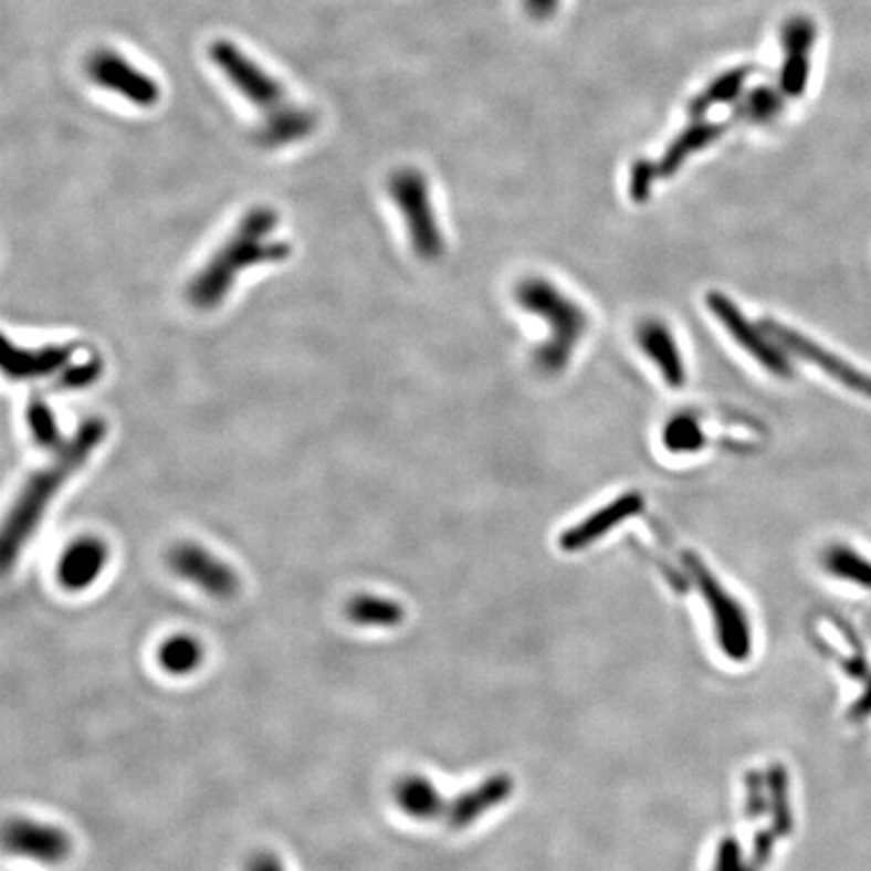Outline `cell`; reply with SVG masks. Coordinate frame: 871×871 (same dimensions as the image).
Instances as JSON below:
<instances>
[{"mask_svg":"<svg viewBox=\"0 0 871 871\" xmlns=\"http://www.w3.org/2000/svg\"><path fill=\"white\" fill-rule=\"evenodd\" d=\"M105 432L107 428L99 418L83 422L70 442L57 448L51 462L24 482L23 491L17 496L11 515L2 528L0 565L4 574H9L14 563L19 562L24 547L41 525L46 508L65 486V482L81 471V466L92 459L93 450L104 442Z\"/></svg>","mask_w":871,"mask_h":871,"instance_id":"6da1fadb","label":"cell"},{"mask_svg":"<svg viewBox=\"0 0 871 871\" xmlns=\"http://www.w3.org/2000/svg\"><path fill=\"white\" fill-rule=\"evenodd\" d=\"M279 229V214L273 208L254 207L244 214L212 259L188 285V301L196 309H217L227 298L242 271L259 264L283 263L291 254V244L273 239Z\"/></svg>","mask_w":871,"mask_h":871,"instance_id":"7a4b0ae2","label":"cell"},{"mask_svg":"<svg viewBox=\"0 0 871 871\" xmlns=\"http://www.w3.org/2000/svg\"><path fill=\"white\" fill-rule=\"evenodd\" d=\"M515 298L521 309L537 315L550 329L549 339L535 351V366L545 376L562 374L589 327L584 307L543 276L523 279Z\"/></svg>","mask_w":871,"mask_h":871,"instance_id":"3957f363","label":"cell"},{"mask_svg":"<svg viewBox=\"0 0 871 871\" xmlns=\"http://www.w3.org/2000/svg\"><path fill=\"white\" fill-rule=\"evenodd\" d=\"M682 563L709 608L712 630L721 652L733 662H746L753 653V626L745 606L724 587L723 581L712 574V569L696 553L686 550L682 555Z\"/></svg>","mask_w":871,"mask_h":871,"instance_id":"277c9868","label":"cell"},{"mask_svg":"<svg viewBox=\"0 0 871 871\" xmlns=\"http://www.w3.org/2000/svg\"><path fill=\"white\" fill-rule=\"evenodd\" d=\"M208 55L220 75L229 81L237 93L263 112V119L285 114L297 105L288 99L281 81L229 39H217L208 46Z\"/></svg>","mask_w":871,"mask_h":871,"instance_id":"5b68a950","label":"cell"},{"mask_svg":"<svg viewBox=\"0 0 871 871\" xmlns=\"http://www.w3.org/2000/svg\"><path fill=\"white\" fill-rule=\"evenodd\" d=\"M388 188L391 200L406 220L413 253L428 263L438 261L444 253V237L434 214L424 174L413 168H401L391 174Z\"/></svg>","mask_w":871,"mask_h":871,"instance_id":"8992f818","label":"cell"},{"mask_svg":"<svg viewBox=\"0 0 871 871\" xmlns=\"http://www.w3.org/2000/svg\"><path fill=\"white\" fill-rule=\"evenodd\" d=\"M85 73L93 85L104 92L114 93L134 107L149 109L160 104L161 90L158 81L146 71L139 70L136 63H132L115 49L99 46L92 51L85 61Z\"/></svg>","mask_w":871,"mask_h":871,"instance_id":"52a82bcc","label":"cell"},{"mask_svg":"<svg viewBox=\"0 0 871 871\" xmlns=\"http://www.w3.org/2000/svg\"><path fill=\"white\" fill-rule=\"evenodd\" d=\"M706 307L721 322L724 329L733 335L734 342L741 345L748 356L757 359L760 366L777 378L789 379L795 376V367L787 351L777 342L768 337L760 325H755L743 311L736 307L733 298L718 291L706 295Z\"/></svg>","mask_w":871,"mask_h":871,"instance_id":"ba28073f","label":"cell"},{"mask_svg":"<svg viewBox=\"0 0 871 871\" xmlns=\"http://www.w3.org/2000/svg\"><path fill=\"white\" fill-rule=\"evenodd\" d=\"M168 567L186 584L195 585L214 599H230L241 589L239 574L212 550L195 541H182L168 553Z\"/></svg>","mask_w":871,"mask_h":871,"instance_id":"9c48e42d","label":"cell"},{"mask_svg":"<svg viewBox=\"0 0 871 871\" xmlns=\"http://www.w3.org/2000/svg\"><path fill=\"white\" fill-rule=\"evenodd\" d=\"M760 327L787 354H793L799 359L809 361L811 366L819 367L823 374L839 381L841 386H846L848 390L856 391V393H860L863 398H870L871 400V376L863 374L860 367L851 366L846 359L836 356L833 351L815 344L811 337H807V335H802V333L791 329V327H787L780 322L763 319Z\"/></svg>","mask_w":871,"mask_h":871,"instance_id":"30bf717a","label":"cell"},{"mask_svg":"<svg viewBox=\"0 0 871 871\" xmlns=\"http://www.w3.org/2000/svg\"><path fill=\"white\" fill-rule=\"evenodd\" d=\"M4 848L12 856L45 865H57L67 860L73 841L65 829L27 817L11 819L4 827Z\"/></svg>","mask_w":871,"mask_h":871,"instance_id":"8fae6325","label":"cell"},{"mask_svg":"<svg viewBox=\"0 0 871 871\" xmlns=\"http://www.w3.org/2000/svg\"><path fill=\"white\" fill-rule=\"evenodd\" d=\"M817 27L809 17L797 14L789 19L780 31L783 45V67H780L779 90L785 97H801L811 71V53H814Z\"/></svg>","mask_w":871,"mask_h":871,"instance_id":"7c38bea8","label":"cell"},{"mask_svg":"<svg viewBox=\"0 0 871 871\" xmlns=\"http://www.w3.org/2000/svg\"><path fill=\"white\" fill-rule=\"evenodd\" d=\"M515 793V780L506 773H494L493 777L481 780L471 789L460 793L448 802L447 826L452 831H462L472 827L484 815L491 814L496 807L508 801Z\"/></svg>","mask_w":871,"mask_h":871,"instance_id":"4fadbf2b","label":"cell"},{"mask_svg":"<svg viewBox=\"0 0 871 871\" xmlns=\"http://www.w3.org/2000/svg\"><path fill=\"white\" fill-rule=\"evenodd\" d=\"M643 496L636 491L619 494L616 501H611L606 506H601L596 513L579 521L567 531H563L559 537V547L565 553H577L594 545L596 541L604 539L611 528H618L621 523H626L631 516L640 515L643 511Z\"/></svg>","mask_w":871,"mask_h":871,"instance_id":"5bb4252c","label":"cell"},{"mask_svg":"<svg viewBox=\"0 0 871 871\" xmlns=\"http://www.w3.org/2000/svg\"><path fill=\"white\" fill-rule=\"evenodd\" d=\"M109 562V549L97 537H81L61 553L57 579L67 591H85L104 575Z\"/></svg>","mask_w":871,"mask_h":871,"instance_id":"9a60e30c","label":"cell"},{"mask_svg":"<svg viewBox=\"0 0 871 871\" xmlns=\"http://www.w3.org/2000/svg\"><path fill=\"white\" fill-rule=\"evenodd\" d=\"M75 354L73 345H46L36 349H27L12 345L4 339L2 369L12 379H41L53 374H63L70 367Z\"/></svg>","mask_w":871,"mask_h":871,"instance_id":"2e32d148","label":"cell"},{"mask_svg":"<svg viewBox=\"0 0 871 871\" xmlns=\"http://www.w3.org/2000/svg\"><path fill=\"white\" fill-rule=\"evenodd\" d=\"M638 345L646 357L658 367L665 384L680 390L686 381V366L680 354L674 333L660 319H646L638 327Z\"/></svg>","mask_w":871,"mask_h":871,"instance_id":"e0dca14e","label":"cell"},{"mask_svg":"<svg viewBox=\"0 0 871 871\" xmlns=\"http://www.w3.org/2000/svg\"><path fill=\"white\" fill-rule=\"evenodd\" d=\"M726 127L723 124H711L700 119H692L689 127H684L676 138L672 139V144L665 148L664 156L655 161V170H658V178H670L684 166V161L689 160L692 154H699L700 149L711 146L712 141L721 138Z\"/></svg>","mask_w":871,"mask_h":871,"instance_id":"ac0fdd59","label":"cell"},{"mask_svg":"<svg viewBox=\"0 0 871 871\" xmlns=\"http://www.w3.org/2000/svg\"><path fill=\"white\" fill-rule=\"evenodd\" d=\"M396 802L403 814L416 821H432L444 817L448 802L434 783L422 775H408L396 785Z\"/></svg>","mask_w":871,"mask_h":871,"instance_id":"d6986e66","label":"cell"},{"mask_svg":"<svg viewBox=\"0 0 871 871\" xmlns=\"http://www.w3.org/2000/svg\"><path fill=\"white\" fill-rule=\"evenodd\" d=\"M315 115L309 109L295 105L285 114L276 115L271 119H263L259 127V141L264 148H283L309 138L315 129Z\"/></svg>","mask_w":871,"mask_h":871,"instance_id":"ffe728a7","label":"cell"},{"mask_svg":"<svg viewBox=\"0 0 871 871\" xmlns=\"http://www.w3.org/2000/svg\"><path fill=\"white\" fill-rule=\"evenodd\" d=\"M345 616L359 628L390 630L400 626L406 618V611L396 599L390 597L359 594L345 606Z\"/></svg>","mask_w":871,"mask_h":871,"instance_id":"44dd1931","label":"cell"},{"mask_svg":"<svg viewBox=\"0 0 871 871\" xmlns=\"http://www.w3.org/2000/svg\"><path fill=\"white\" fill-rule=\"evenodd\" d=\"M827 574L871 591V559L846 543H831L821 555Z\"/></svg>","mask_w":871,"mask_h":871,"instance_id":"7402d4cb","label":"cell"},{"mask_svg":"<svg viewBox=\"0 0 871 871\" xmlns=\"http://www.w3.org/2000/svg\"><path fill=\"white\" fill-rule=\"evenodd\" d=\"M765 777H767L768 814L773 819L770 827L780 839L789 837L795 829L789 773L780 763H775L765 770Z\"/></svg>","mask_w":871,"mask_h":871,"instance_id":"603a6c76","label":"cell"},{"mask_svg":"<svg viewBox=\"0 0 871 871\" xmlns=\"http://www.w3.org/2000/svg\"><path fill=\"white\" fill-rule=\"evenodd\" d=\"M751 73H753L751 67H734L712 81L704 92L699 93L692 99V104H690L692 119L704 117V114L716 105L731 104L734 99H738L743 95L746 80L751 77Z\"/></svg>","mask_w":871,"mask_h":871,"instance_id":"cb8c5ba5","label":"cell"},{"mask_svg":"<svg viewBox=\"0 0 871 871\" xmlns=\"http://www.w3.org/2000/svg\"><path fill=\"white\" fill-rule=\"evenodd\" d=\"M204 662V648L192 636H172L158 650V664L172 676H188Z\"/></svg>","mask_w":871,"mask_h":871,"instance_id":"d4e9b609","label":"cell"},{"mask_svg":"<svg viewBox=\"0 0 871 871\" xmlns=\"http://www.w3.org/2000/svg\"><path fill=\"white\" fill-rule=\"evenodd\" d=\"M662 442L672 454H696L706 447V432L696 413L678 412L665 422Z\"/></svg>","mask_w":871,"mask_h":871,"instance_id":"484cf974","label":"cell"},{"mask_svg":"<svg viewBox=\"0 0 871 871\" xmlns=\"http://www.w3.org/2000/svg\"><path fill=\"white\" fill-rule=\"evenodd\" d=\"M783 97L785 93L780 90H775L770 85H758L741 97V104L734 109V114L751 124H768L777 119L783 112L785 107Z\"/></svg>","mask_w":871,"mask_h":871,"instance_id":"4316f807","label":"cell"},{"mask_svg":"<svg viewBox=\"0 0 871 871\" xmlns=\"http://www.w3.org/2000/svg\"><path fill=\"white\" fill-rule=\"evenodd\" d=\"M27 424L31 430V436L39 447L61 448V434L55 422V416L51 412L49 403L39 396H33L27 406Z\"/></svg>","mask_w":871,"mask_h":871,"instance_id":"83f0119b","label":"cell"},{"mask_svg":"<svg viewBox=\"0 0 871 871\" xmlns=\"http://www.w3.org/2000/svg\"><path fill=\"white\" fill-rule=\"evenodd\" d=\"M745 814L748 819H758L768 814L767 777L763 770L751 768L745 775Z\"/></svg>","mask_w":871,"mask_h":871,"instance_id":"f1b7e54d","label":"cell"},{"mask_svg":"<svg viewBox=\"0 0 871 871\" xmlns=\"http://www.w3.org/2000/svg\"><path fill=\"white\" fill-rule=\"evenodd\" d=\"M712 871H758L748 856H745L743 846L733 836L723 837L716 848Z\"/></svg>","mask_w":871,"mask_h":871,"instance_id":"f546056e","label":"cell"},{"mask_svg":"<svg viewBox=\"0 0 871 871\" xmlns=\"http://www.w3.org/2000/svg\"><path fill=\"white\" fill-rule=\"evenodd\" d=\"M655 180H658L655 164H652L650 160L636 161L633 168H631L630 186H628V192H630L631 200L638 202V204L646 202V200L650 198V192H652V186Z\"/></svg>","mask_w":871,"mask_h":871,"instance_id":"4dcf8cb0","label":"cell"},{"mask_svg":"<svg viewBox=\"0 0 871 871\" xmlns=\"http://www.w3.org/2000/svg\"><path fill=\"white\" fill-rule=\"evenodd\" d=\"M102 376V361L99 359H90L80 366H73L61 374L57 381V388L61 390H83L87 386H92L95 379Z\"/></svg>","mask_w":871,"mask_h":871,"instance_id":"1f68e13d","label":"cell"},{"mask_svg":"<svg viewBox=\"0 0 871 871\" xmlns=\"http://www.w3.org/2000/svg\"><path fill=\"white\" fill-rule=\"evenodd\" d=\"M777 839H780V837L775 833L773 827H770V829H760V831H757V836L753 839V848H751V856H748V858H751L753 865H755L758 871H765V868H767L770 860H773Z\"/></svg>","mask_w":871,"mask_h":871,"instance_id":"d6a6232c","label":"cell"},{"mask_svg":"<svg viewBox=\"0 0 871 871\" xmlns=\"http://www.w3.org/2000/svg\"><path fill=\"white\" fill-rule=\"evenodd\" d=\"M849 718L853 723H863L871 718V674L865 678V686L861 690L860 696L853 700V704L849 706Z\"/></svg>","mask_w":871,"mask_h":871,"instance_id":"836d02e7","label":"cell"},{"mask_svg":"<svg viewBox=\"0 0 871 871\" xmlns=\"http://www.w3.org/2000/svg\"><path fill=\"white\" fill-rule=\"evenodd\" d=\"M246 871H285L283 861L271 851H259L246 863Z\"/></svg>","mask_w":871,"mask_h":871,"instance_id":"e575fe53","label":"cell"},{"mask_svg":"<svg viewBox=\"0 0 871 871\" xmlns=\"http://www.w3.org/2000/svg\"><path fill=\"white\" fill-rule=\"evenodd\" d=\"M525 9L537 21H547L559 9V0H525Z\"/></svg>","mask_w":871,"mask_h":871,"instance_id":"d590c367","label":"cell"}]
</instances>
